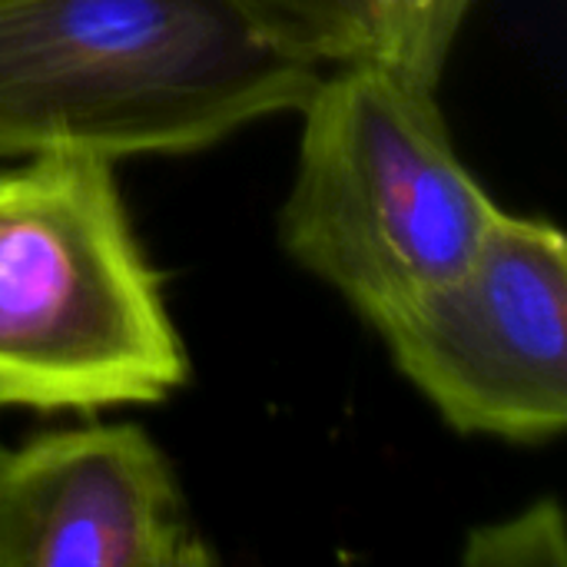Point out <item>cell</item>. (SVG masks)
Here are the masks:
<instances>
[{"label": "cell", "instance_id": "obj_1", "mask_svg": "<svg viewBox=\"0 0 567 567\" xmlns=\"http://www.w3.org/2000/svg\"><path fill=\"white\" fill-rule=\"evenodd\" d=\"M319 70L233 0H0V163L199 153L299 110Z\"/></svg>", "mask_w": 567, "mask_h": 567}, {"label": "cell", "instance_id": "obj_2", "mask_svg": "<svg viewBox=\"0 0 567 567\" xmlns=\"http://www.w3.org/2000/svg\"><path fill=\"white\" fill-rule=\"evenodd\" d=\"M286 252L372 329L458 276L505 213L455 153L435 86L379 56L309 90Z\"/></svg>", "mask_w": 567, "mask_h": 567}, {"label": "cell", "instance_id": "obj_3", "mask_svg": "<svg viewBox=\"0 0 567 567\" xmlns=\"http://www.w3.org/2000/svg\"><path fill=\"white\" fill-rule=\"evenodd\" d=\"M186 372L113 163L56 153L0 169V409L156 405Z\"/></svg>", "mask_w": 567, "mask_h": 567}, {"label": "cell", "instance_id": "obj_4", "mask_svg": "<svg viewBox=\"0 0 567 567\" xmlns=\"http://www.w3.org/2000/svg\"><path fill=\"white\" fill-rule=\"evenodd\" d=\"M399 372L462 435L518 445L567 425V243L502 213L475 259L375 326Z\"/></svg>", "mask_w": 567, "mask_h": 567}, {"label": "cell", "instance_id": "obj_5", "mask_svg": "<svg viewBox=\"0 0 567 567\" xmlns=\"http://www.w3.org/2000/svg\"><path fill=\"white\" fill-rule=\"evenodd\" d=\"M176 475L136 425L0 449V567H203Z\"/></svg>", "mask_w": 567, "mask_h": 567}, {"label": "cell", "instance_id": "obj_6", "mask_svg": "<svg viewBox=\"0 0 567 567\" xmlns=\"http://www.w3.org/2000/svg\"><path fill=\"white\" fill-rule=\"evenodd\" d=\"M269 40L289 53L339 66L375 56L382 0H233Z\"/></svg>", "mask_w": 567, "mask_h": 567}, {"label": "cell", "instance_id": "obj_7", "mask_svg": "<svg viewBox=\"0 0 567 567\" xmlns=\"http://www.w3.org/2000/svg\"><path fill=\"white\" fill-rule=\"evenodd\" d=\"M472 7L475 0H382L375 56L439 90Z\"/></svg>", "mask_w": 567, "mask_h": 567}, {"label": "cell", "instance_id": "obj_8", "mask_svg": "<svg viewBox=\"0 0 567 567\" xmlns=\"http://www.w3.org/2000/svg\"><path fill=\"white\" fill-rule=\"evenodd\" d=\"M465 565L488 567H561L565 518L555 502H542L515 518L485 525L468 538Z\"/></svg>", "mask_w": 567, "mask_h": 567}]
</instances>
